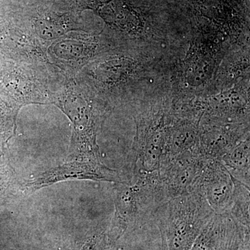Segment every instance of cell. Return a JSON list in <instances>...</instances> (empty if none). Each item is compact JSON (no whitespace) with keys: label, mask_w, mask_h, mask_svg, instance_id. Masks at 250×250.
Segmentation results:
<instances>
[{"label":"cell","mask_w":250,"mask_h":250,"mask_svg":"<svg viewBox=\"0 0 250 250\" xmlns=\"http://www.w3.org/2000/svg\"><path fill=\"white\" fill-rule=\"evenodd\" d=\"M54 104L71 121L72 156L80 161L101 162L96 135L104 113L95 105L89 85L77 76L66 77Z\"/></svg>","instance_id":"cell-1"},{"label":"cell","mask_w":250,"mask_h":250,"mask_svg":"<svg viewBox=\"0 0 250 250\" xmlns=\"http://www.w3.org/2000/svg\"><path fill=\"white\" fill-rule=\"evenodd\" d=\"M214 212L200 192H186L159 207L157 219L162 250H190Z\"/></svg>","instance_id":"cell-2"},{"label":"cell","mask_w":250,"mask_h":250,"mask_svg":"<svg viewBox=\"0 0 250 250\" xmlns=\"http://www.w3.org/2000/svg\"><path fill=\"white\" fill-rule=\"evenodd\" d=\"M118 184L116 213L108 235L110 243L154 216L159 207L169 200L159 172L134 175L128 183Z\"/></svg>","instance_id":"cell-3"},{"label":"cell","mask_w":250,"mask_h":250,"mask_svg":"<svg viewBox=\"0 0 250 250\" xmlns=\"http://www.w3.org/2000/svg\"><path fill=\"white\" fill-rule=\"evenodd\" d=\"M0 74V88L11 104L20 109L30 104L55 103L58 90L52 82H62L65 75L54 65H40L11 61L5 62Z\"/></svg>","instance_id":"cell-4"},{"label":"cell","mask_w":250,"mask_h":250,"mask_svg":"<svg viewBox=\"0 0 250 250\" xmlns=\"http://www.w3.org/2000/svg\"><path fill=\"white\" fill-rule=\"evenodd\" d=\"M207 160L200 147L161 163L159 176L168 200L191 191Z\"/></svg>","instance_id":"cell-5"},{"label":"cell","mask_w":250,"mask_h":250,"mask_svg":"<svg viewBox=\"0 0 250 250\" xmlns=\"http://www.w3.org/2000/svg\"><path fill=\"white\" fill-rule=\"evenodd\" d=\"M249 229L229 212L214 213L190 250H241V246L249 242Z\"/></svg>","instance_id":"cell-6"},{"label":"cell","mask_w":250,"mask_h":250,"mask_svg":"<svg viewBox=\"0 0 250 250\" xmlns=\"http://www.w3.org/2000/svg\"><path fill=\"white\" fill-rule=\"evenodd\" d=\"M232 176L220 161L208 159L191 191L200 192L215 213L228 212L232 202Z\"/></svg>","instance_id":"cell-7"},{"label":"cell","mask_w":250,"mask_h":250,"mask_svg":"<svg viewBox=\"0 0 250 250\" xmlns=\"http://www.w3.org/2000/svg\"><path fill=\"white\" fill-rule=\"evenodd\" d=\"M69 179H88L103 182H122L116 171L103 162L75 161L47 171L26 184L28 190H35L50 184Z\"/></svg>","instance_id":"cell-8"},{"label":"cell","mask_w":250,"mask_h":250,"mask_svg":"<svg viewBox=\"0 0 250 250\" xmlns=\"http://www.w3.org/2000/svg\"><path fill=\"white\" fill-rule=\"evenodd\" d=\"M249 141L241 142L222 158L220 162L233 178L250 188V154Z\"/></svg>","instance_id":"cell-9"},{"label":"cell","mask_w":250,"mask_h":250,"mask_svg":"<svg viewBox=\"0 0 250 250\" xmlns=\"http://www.w3.org/2000/svg\"><path fill=\"white\" fill-rule=\"evenodd\" d=\"M233 178L234 190L232 202L228 211L242 226L250 229V188Z\"/></svg>","instance_id":"cell-10"},{"label":"cell","mask_w":250,"mask_h":250,"mask_svg":"<svg viewBox=\"0 0 250 250\" xmlns=\"http://www.w3.org/2000/svg\"><path fill=\"white\" fill-rule=\"evenodd\" d=\"M99 236L97 235V236H94L93 238H91V239H90L89 241L85 243L83 248H82V250H94L95 249V247H96L97 243L99 241Z\"/></svg>","instance_id":"cell-11"},{"label":"cell","mask_w":250,"mask_h":250,"mask_svg":"<svg viewBox=\"0 0 250 250\" xmlns=\"http://www.w3.org/2000/svg\"><path fill=\"white\" fill-rule=\"evenodd\" d=\"M100 249H101V250H102V248H100Z\"/></svg>","instance_id":"cell-12"}]
</instances>
